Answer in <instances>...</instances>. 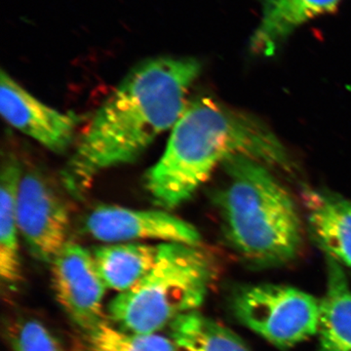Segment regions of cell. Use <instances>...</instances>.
I'll use <instances>...</instances> for the list:
<instances>
[{
    "mask_svg": "<svg viewBox=\"0 0 351 351\" xmlns=\"http://www.w3.org/2000/svg\"><path fill=\"white\" fill-rule=\"evenodd\" d=\"M191 57L145 60L129 71L95 112L63 170V182L80 196L103 171L134 162L180 119L200 75Z\"/></svg>",
    "mask_w": 351,
    "mask_h": 351,
    "instance_id": "obj_1",
    "label": "cell"
},
{
    "mask_svg": "<svg viewBox=\"0 0 351 351\" xmlns=\"http://www.w3.org/2000/svg\"><path fill=\"white\" fill-rule=\"evenodd\" d=\"M171 130L165 152L145 179L154 204L166 211L184 204L233 157L286 172L293 167L287 149L262 120L210 97L189 100Z\"/></svg>",
    "mask_w": 351,
    "mask_h": 351,
    "instance_id": "obj_2",
    "label": "cell"
},
{
    "mask_svg": "<svg viewBox=\"0 0 351 351\" xmlns=\"http://www.w3.org/2000/svg\"><path fill=\"white\" fill-rule=\"evenodd\" d=\"M226 181L217 193L226 239L257 265H280L302 245L299 211L288 189L265 164L237 156L223 165Z\"/></svg>",
    "mask_w": 351,
    "mask_h": 351,
    "instance_id": "obj_3",
    "label": "cell"
},
{
    "mask_svg": "<svg viewBox=\"0 0 351 351\" xmlns=\"http://www.w3.org/2000/svg\"><path fill=\"white\" fill-rule=\"evenodd\" d=\"M213 277L209 257L199 246L161 244L154 269L108 306L117 326L137 334H157L178 317L197 311Z\"/></svg>",
    "mask_w": 351,
    "mask_h": 351,
    "instance_id": "obj_4",
    "label": "cell"
},
{
    "mask_svg": "<svg viewBox=\"0 0 351 351\" xmlns=\"http://www.w3.org/2000/svg\"><path fill=\"white\" fill-rule=\"evenodd\" d=\"M233 313L247 328L279 348H290L318 334L320 301L291 286L262 284L240 289Z\"/></svg>",
    "mask_w": 351,
    "mask_h": 351,
    "instance_id": "obj_5",
    "label": "cell"
},
{
    "mask_svg": "<svg viewBox=\"0 0 351 351\" xmlns=\"http://www.w3.org/2000/svg\"><path fill=\"white\" fill-rule=\"evenodd\" d=\"M18 228L36 258L52 263L69 240L68 208L38 172L22 173L17 195Z\"/></svg>",
    "mask_w": 351,
    "mask_h": 351,
    "instance_id": "obj_6",
    "label": "cell"
},
{
    "mask_svg": "<svg viewBox=\"0 0 351 351\" xmlns=\"http://www.w3.org/2000/svg\"><path fill=\"white\" fill-rule=\"evenodd\" d=\"M88 234L107 243H131L140 240H160L165 243L199 246L200 233L195 226L166 210H136L101 205L84 221Z\"/></svg>",
    "mask_w": 351,
    "mask_h": 351,
    "instance_id": "obj_7",
    "label": "cell"
},
{
    "mask_svg": "<svg viewBox=\"0 0 351 351\" xmlns=\"http://www.w3.org/2000/svg\"><path fill=\"white\" fill-rule=\"evenodd\" d=\"M51 276L57 301L77 326L88 332L103 322L107 286L92 252L69 241L51 263Z\"/></svg>",
    "mask_w": 351,
    "mask_h": 351,
    "instance_id": "obj_8",
    "label": "cell"
},
{
    "mask_svg": "<svg viewBox=\"0 0 351 351\" xmlns=\"http://www.w3.org/2000/svg\"><path fill=\"white\" fill-rule=\"evenodd\" d=\"M0 112L7 123L57 154L75 142L80 119L51 108L6 73L0 75Z\"/></svg>",
    "mask_w": 351,
    "mask_h": 351,
    "instance_id": "obj_9",
    "label": "cell"
},
{
    "mask_svg": "<svg viewBox=\"0 0 351 351\" xmlns=\"http://www.w3.org/2000/svg\"><path fill=\"white\" fill-rule=\"evenodd\" d=\"M309 232L327 257L351 267V200L319 189H304Z\"/></svg>",
    "mask_w": 351,
    "mask_h": 351,
    "instance_id": "obj_10",
    "label": "cell"
},
{
    "mask_svg": "<svg viewBox=\"0 0 351 351\" xmlns=\"http://www.w3.org/2000/svg\"><path fill=\"white\" fill-rule=\"evenodd\" d=\"M341 0H261V18L251 38L252 52L271 56L302 25L331 12Z\"/></svg>",
    "mask_w": 351,
    "mask_h": 351,
    "instance_id": "obj_11",
    "label": "cell"
},
{
    "mask_svg": "<svg viewBox=\"0 0 351 351\" xmlns=\"http://www.w3.org/2000/svg\"><path fill=\"white\" fill-rule=\"evenodd\" d=\"M318 335L321 351H351V289L341 263L330 257Z\"/></svg>",
    "mask_w": 351,
    "mask_h": 351,
    "instance_id": "obj_12",
    "label": "cell"
},
{
    "mask_svg": "<svg viewBox=\"0 0 351 351\" xmlns=\"http://www.w3.org/2000/svg\"><path fill=\"white\" fill-rule=\"evenodd\" d=\"M161 244L117 243L94 249L93 257L107 288L120 293L136 285L158 260Z\"/></svg>",
    "mask_w": 351,
    "mask_h": 351,
    "instance_id": "obj_13",
    "label": "cell"
},
{
    "mask_svg": "<svg viewBox=\"0 0 351 351\" xmlns=\"http://www.w3.org/2000/svg\"><path fill=\"white\" fill-rule=\"evenodd\" d=\"M22 173L15 157L4 158L0 176V276L7 285H16L22 278L16 210Z\"/></svg>",
    "mask_w": 351,
    "mask_h": 351,
    "instance_id": "obj_14",
    "label": "cell"
},
{
    "mask_svg": "<svg viewBox=\"0 0 351 351\" xmlns=\"http://www.w3.org/2000/svg\"><path fill=\"white\" fill-rule=\"evenodd\" d=\"M169 327L175 351H252L234 332L197 311L182 314Z\"/></svg>",
    "mask_w": 351,
    "mask_h": 351,
    "instance_id": "obj_15",
    "label": "cell"
},
{
    "mask_svg": "<svg viewBox=\"0 0 351 351\" xmlns=\"http://www.w3.org/2000/svg\"><path fill=\"white\" fill-rule=\"evenodd\" d=\"M90 351H175L172 339L157 334H137L106 321L86 332Z\"/></svg>",
    "mask_w": 351,
    "mask_h": 351,
    "instance_id": "obj_16",
    "label": "cell"
},
{
    "mask_svg": "<svg viewBox=\"0 0 351 351\" xmlns=\"http://www.w3.org/2000/svg\"><path fill=\"white\" fill-rule=\"evenodd\" d=\"M10 338L13 351H64L49 330L36 320L21 323Z\"/></svg>",
    "mask_w": 351,
    "mask_h": 351,
    "instance_id": "obj_17",
    "label": "cell"
}]
</instances>
